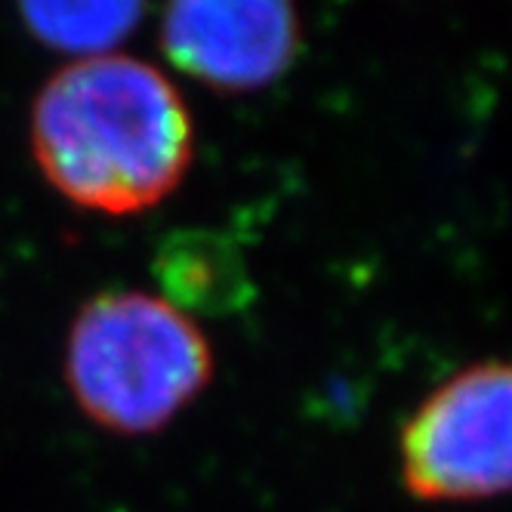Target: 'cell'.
<instances>
[{
    "label": "cell",
    "instance_id": "4",
    "mask_svg": "<svg viewBox=\"0 0 512 512\" xmlns=\"http://www.w3.org/2000/svg\"><path fill=\"white\" fill-rule=\"evenodd\" d=\"M161 47L189 78L226 93L275 84L300 50L294 0H167Z\"/></svg>",
    "mask_w": 512,
    "mask_h": 512
},
{
    "label": "cell",
    "instance_id": "5",
    "mask_svg": "<svg viewBox=\"0 0 512 512\" xmlns=\"http://www.w3.org/2000/svg\"><path fill=\"white\" fill-rule=\"evenodd\" d=\"M149 0H19L28 31L75 59L115 53L139 25Z\"/></svg>",
    "mask_w": 512,
    "mask_h": 512
},
{
    "label": "cell",
    "instance_id": "2",
    "mask_svg": "<svg viewBox=\"0 0 512 512\" xmlns=\"http://www.w3.org/2000/svg\"><path fill=\"white\" fill-rule=\"evenodd\" d=\"M204 334L173 303L124 290L84 306L68 337V386L105 429L167 426L207 386Z\"/></svg>",
    "mask_w": 512,
    "mask_h": 512
},
{
    "label": "cell",
    "instance_id": "3",
    "mask_svg": "<svg viewBox=\"0 0 512 512\" xmlns=\"http://www.w3.org/2000/svg\"><path fill=\"white\" fill-rule=\"evenodd\" d=\"M506 364H475L432 392L401 435V469L423 500H485L509 485Z\"/></svg>",
    "mask_w": 512,
    "mask_h": 512
},
{
    "label": "cell",
    "instance_id": "1",
    "mask_svg": "<svg viewBox=\"0 0 512 512\" xmlns=\"http://www.w3.org/2000/svg\"><path fill=\"white\" fill-rule=\"evenodd\" d=\"M31 152L71 204L136 213L182 182L195 127L161 68L102 53L71 59L41 87L31 108Z\"/></svg>",
    "mask_w": 512,
    "mask_h": 512
}]
</instances>
